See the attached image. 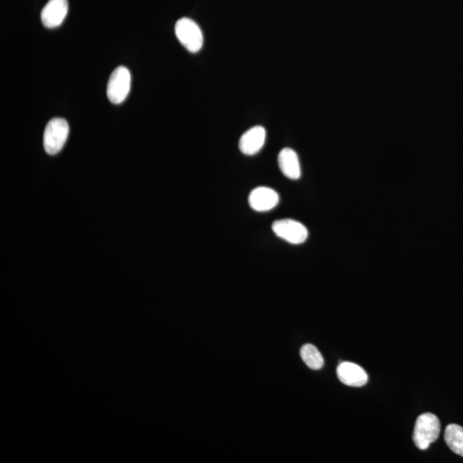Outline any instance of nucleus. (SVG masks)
Listing matches in <instances>:
<instances>
[{"label": "nucleus", "mask_w": 463, "mask_h": 463, "mask_svg": "<svg viewBox=\"0 0 463 463\" xmlns=\"http://www.w3.org/2000/svg\"><path fill=\"white\" fill-rule=\"evenodd\" d=\"M175 34L180 42L191 53H198L203 43V36L199 26L190 18H180L175 25Z\"/></svg>", "instance_id": "7ed1b4c3"}, {"label": "nucleus", "mask_w": 463, "mask_h": 463, "mask_svg": "<svg viewBox=\"0 0 463 463\" xmlns=\"http://www.w3.org/2000/svg\"><path fill=\"white\" fill-rule=\"evenodd\" d=\"M278 165L281 173L288 179L296 180L301 176V163L297 153L290 148H285L278 155Z\"/></svg>", "instance_id": "9d476101"}, {"label": "nucleus", "mask_w": 463, "mask_h": 463, "mask_svg": "<svg viewBox=\"0 0 463 463\" xmlns=\"http://www.w3.org/2000/svg\"><path fill=\"white\" fill-rule=\"evenodd\" d=\"M440 431V421L435 414L431 413L421 414L418 417L414 427V442L418 449L427 450L439 439Z\"/></svg>", "instance_id": "f257e3e1"}, {"label": "nucleus", "mask_w": 463, "mask_h": 463, "mask_svg": "<svg viewBox=\"0 0 463 463\" xmlns=\"http://www.w3.org/2000/svg\"><path fill=\"white\" fill-rule=\"evenodd\" d=\"M68 0H49L40 14L42 23L47 29L61 25L68 13Z\"/></svg>", "instance_id": "423d86ee"}, {"label": "nucleus", "mask_w": 463, "mask_h": 463, "mask_svg": "<svg viewBox=\"0 0 463 463\" xmlns=\"http://www.w3.org/2000/svg\"><path fill=\"white\" fill-rule=\"evenodd\" d=\"M444 440L454 453L463 457V427L461 425H448L444 432Z\"/></svg>", "instance_id": "9b49d317"}, {"label": "nucleus", "mask_w": 463, "mask_h": 463, "mask_svg": "<svg viewBox=\"0 0 463 463\" xmlns=\"http://www.w3.org/2000/svg\"><path fill=\"white\" fill-rule=\"evenodd\" d=\"M337 377L343 384L351 387L364 386L368 382L366 370L352 362H342L337 368Z\"/></svg>", "instance_id": "0eeeda50"}, {"label": "nucleus", "mask_w": 463, "mask_h": 463, "mask_svg": "<svg viewBox=\"0 0 463 463\" xmlns=\"http://www.w3.org/2000/svg\"><path fill=\"white\" fill-rule=\"evenodd\" d=\"M279 201V195L276 191L264 187L254 189L248 198L251 208L258 212H265L275 208Z\"/></svg>", "instance_id": "6e6552de"}, {"label": "nucleus", "mask_w": 463, "mask_h": 463, "mask_svg": "<svg viewBox=\"0 0 463 463\" xmlns=\"http://www.w3.org/2000/svg\"><path fill=\"white\" fill-rule=\"evenodd\" d=\"M132 77L125 66H118L111 74L107 84V97L113 104H120L127 99L131 88Z\"/></svg>", "instance_id": "20e7f679"}, {"label": "nucleus", "mask_w": 463, "mask_h": 463, "mask_svg": "<svg viewBox=\"0 0 463 463\" xmlns=\"http://www.w3.org/2000/svg\"><path fill=\"white\" fill-rule=\"evenodd\" d=\"M272 230L279 238L292 244H301L308 238V230L301 222L292 219L278 220L272 224Z\"/></svg>", "instance_id": "39448f33"}, {"label": "nucleus", "mask_w": 463, "mask_h": 463, "mask_svg": "<svg viewBox=\"0 0 463 463\" xmlns=\"http://www.w3.org/2000/svg\"><path fill=\"white\" fill-rule=\"evenodd\" d=\"M301 356L305 364L312 370H320L324 366L323 356L312 344H306L301 347Z\"/></svg>", "instance_id": "f8f14e48"}, {"label": "nucleus", "mask_w": 463, "mask_h": 463, "mask_svg": "<svg viewBox=\"0 0 463 463\" xmlns=\"http://www.w3.org/2000/svg\"><path fill=\"white\" fill-rule=\"evenodd\" d=\"M68 121L54 118L48 122L43 136V146L47 154L56 155L64 147L69 135Z\"/></svg>", "instance_id": "f03ea898"}, {"label": "nucleus", "mask_w": 463, "mask_h": 463, "mask_svg": "<svg viewBox=\"0 0 463 463\" xmlns=\"http://www.w3.org/2000/svg\"><path fill=\"white\" fill-rule=\"evenodd\" d=\"M265 140V129L258 125L244 133L240 140V150L244 155H254L264 147Z\"/></svg>", "instance_id": "1a4fd4ad"}]
</instances>
